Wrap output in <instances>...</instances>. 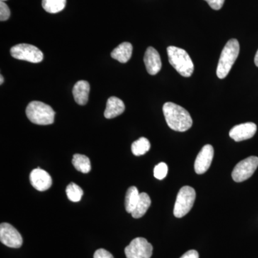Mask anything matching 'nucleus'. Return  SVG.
<instances>
[{
    "label": "nucleus",
    "mask_w": 258,
    "mask_h": 258,
    "mask_svg": "<svg viewBox=\"0 0 258 258\" xmlns=\"http://www.w3.org/2000/svg\"><path fill=\"white\" fill-rule=\"evenodd\" d=\"M66 0H42V6L47 13L51 14L60 13L66 8Z\"/></svg>",
    "instance_id": "nucleus-20"
},
{
    "label": "nucleus",
    "mask_w": 258,
    "mask_h": 258,
    "mask_svg": "<svg viewBox=\"0 0 258 258\" xmlns=\"http://www.w3.org/2000/svg\"><path fill=\"white\" fill-rule=\"evenodd\" d=\"M4 83V78L3 77V76H0V84H3Z\"/></svg>",
    "instance_id": "nucleus-29"
},
{
    "label": "nucleus",
    "mask_w": 258,
    "mask_h": 258,
    "mask_svg": "<svg viewBox=\"0 0 258 258\" xmlns=\"http://www.w3.org/2000/svg\"><path fill=\"white\" fill-rule=\"evenodd\" d=\"M180 258H199V253L198 251L191 249V250L188 251L186 253L183 254Z\"/></svg>",
    "instance_id": "nucleus-27"
},
{
    "label": "nucleus",
    "mask_w": 258,
    "mask_h": 258,
    "mask_svg": "<svg viewBox=\"0 0 258 258\" xmlns=\"http://www.w3.org/2000/svg\"><path fill=\"white\" fill-rule=\"evenodd\" d=\"M151 204H152V200L150 197L147 193H141L138 203L134 211L132 212V217L136 219L143 217L149 210Z\"/></svg>",
    "instance_id": "nucleus-17"
},
{
    "label": "nucleus",
    "mask_w": 258,
    "mask_h": 258,
    "mask_svg": "<svg viewBox=\"0 0 258 258\" xmlns=\"http://www.w3.org/2000/svg\"><path fill=\"white\" fill-rule=\"evenodd\" d=\"M139 198H140V193L136 186H131L127 190L125 194V208L128 213L132 214L134 211L137 203H138Z\"/></svg>",
    "instance_id": "nucleus-18"
},
{
    "label": "nucleus",
    "mask_w": 258,
    "mask_h": 258,
    "mask_svg": "<svg viewBox=\"0 0 258 258\" xmlns=\"http://www.w3.org/2000/svg\"><path fill=\"white\" fill-rule=\"evenodd\" d=\"M72 163L74 167L81 172L86 174L91 171V161H90L89 158L86 156L79 154H75L73 158Z\"/></svg>",
    "instance_id": "nucleus-19"
},
{
    "label": "nucleus",
    "mask_w": 258,
    "mask_h": 258,
    "mask_svg": "<svg viewBox=\"0 0 258 258\" xmlns=\"http://www.w3.org/2000/svg\"><path fill=\"white\" fill-rule=\"evenodd\" d=\"M66 195L68 198L74 203L81 201L83 195V189L75 183H71L66 188Z\"/></svg>",
    "instance_id": "nucleus-22"
},
{
    "label": "nucleus",
    "mask_w": 258,
    "mask_h": 258,
    "mask_svg": "<svg viewBox=\"0 0 258 258\" xmlns=\"http://www.w3.org/2000/svg\"><path fill=\"white\" fill-rule=\"evenodd\" d=\"M0 240L11 248H20L23 242L20 232L9 223H2L0 225Z\"/></svg>",
    "instance_id": "nucleus-9"
},
{
    "label": "nucleus",
    "mask_w": 258,
    "mask_h": 258,
    "mask_svg": "<svg viewBox=\"0 0 258 258\" xmlns=\"http://www.w3.org/2000/svg\"><path fill=\"white\" fill-rule=\"evenodd\" d=\"M214 157V149L210 144L203 147L199 153L195 163V170L197 174H203L206 172L211 165Z\"/></svg>",
    "instance_id": "nucleus-10"
},
{
    "label": "nucleus",
    "mask_w": 258,
    "mask_h": 258,
    "mask_svg": "<svg viewBox=\"0 0 258 258\" xmlns=\"http://www.w3.org/2000/svg\"><path fill=\"white\" fill-rule=\"evenodd\" d=\"M169 63L181 76L190 77L194 72V63L189 54L175 46L167 47Z\"/></svg>",
    "instance_id": "nucleus-3"
},
{
    "label": "nucleus",
    "mask_w": 258,
    "mask_h": 258,
    "mask_svg": "<svg viewBox=\"0 0 258 258\" xmlns=\"http://www.w3.org/2000/svg\"><path fill=\"white\" fill-rule=\"evenodd\" d=\"M10 17V10L4 2L0 3V20L6 21Z\"/></svg>",
    "instance_id": "nucleus-24"
},
{
    "label": "nucleus",
    "mask_w": 258,
    "mask_h": 258,
    "mask_svg": "<svg viewBox=\"0 0 258 258\" xmlns=\"http://www.w3.org/2000/svg\"><path fill=\"white\" fill-rule=\"evenodd\" d=\"M254 64L258 67V50L256 52L255 56H254Z\"/></svg>",
    "instance_id": "nucleus-28"
},
{
    "label": "nucleus",
    "mask_w": 258,
    "mask_h": 258,
    "mask_svg": "<svg viewBox=\"0 0 258 258\" xmlns=\"http://www.w3.org/2000/svg\"><path fill=\"white\" fill-rule=\"evenodd\" d=\"M256 132H257V125L255 123L248 122V123L235 125L231 129L229 135L234 141L239 142L252 138Z\"/></svg>",
    "instance_id": "nucleus-11"
},
{
    "label": "nucleus",
    "mask_w": 258,
    "mask_h": 258,
    "mask_svg": "<svg viewBox=\"0 0 258 258\" xmlns=\"http://www.w3.org/2000/svg\"><path fill=\"white\" fill-rule=\"evenodd\" d=\"M55 111L52 107L40 101H32L26 108L28 119L37 125H50L55 120Z\"/></svg>",
    "instance_id": "nucleus-4"
},
{
    "label": "nucleus",
    "mask_w": 258,
    "mask_h": 258,
    "mask_svg": "<svg viewBox=\"0 0 258 258\" xmlns=\"http://www.w3.org/2000/svg\"><path fill=\"white\" fill-rule=\"evenodd\" d=\"M151 144L149 141L145 137H141L132 144V151L134 155L142 156L149 152Z\"/></svg>",
    "instance_id": "nucleus-21"
},
{
    "label": "nucleus",
    "mask_w": 258,
    "mask_h": 258,
    "mask_svg": "<svg viewBox=\"0 0 258 258\" xmlns=\"http://www.w3.org/2000/svg\"><path fill=\"white\" fill-rule=\"evenodd\" d=\"M258 166V157L252 156L239 162L232 171V179L236 182L248 179L254 174Z\"/></svg>",
    "instance_id": "nucleus-7"
},
{
    "label": "nucleus",
    "mask_w": 258,
    "mask_h": 258,
    "mask_svg": "<svg viewBox=\"0 0 258 258\" xmlns=\"http://www.w3.org/2000/svg\"><path fill=\"white\" fill-rule=\"evenodd\" d=\"M240 53V44L236 39H231L226 44L222 51L217 66V76L219 79H224L230 73Z\"/></svg>",
    "instance_id": "nucleus-2"
},
{
    "label": "nucleus",
    "mask_w": 258,
    "mask_h": 258,
    "mask_svg": "<svg viewBox=\"0 0 258 258\" xmlns=\"http://www.w3.org/2000/svg\"><path fill=\"white\" fill-rule=\"evenodd\" d=\"M93 258H114L111 252L105 249H98L95 252Z\"/></svg>",
    "instance_id": "nucleus-25"
},
{
    "label": "nucleus",
    "mask_w": 258,
    "mask_h": 258,
    "mask_svg": "<svg viewBox=\"0 0 258 258\" xmlns=\"http://www.w3.org/2000/svg\"><path fill=\"white\" fill-rule=\"evenodd\" d=\"M210 8L215 10H219L221 9L223 6L225 0H205Z\"/></svg>",
    "instance_id": "nucleus-26"
},
{
    "label": "nucleus",
    "mask_w": 258,
    "mask_h": 258,
    "mask_svg": "<svg viewBox=\"0 0 258 258\" xmlns=\"http://www.w3.org/2000/svg\"><path fill=\"white\" fill-rule=\"evenodd\" d=\"M163 112L169 128L176 132H184L192 125L189 112L176 103L167 102L163 106Z\"/></svg>",
    "instance_id": "nucleus-1"
},
{
    "label": "nucleus",
    "mask_w": 258,
    "mask_h": 258,
    "mask_svg": "<svg viewBox=\"0 0 258 258\" xmlns=\"http://www.w3.org/2000/svg\"><path fill=\"white\" fill-rule=\"evenodd\" d=\"M133 46L130 42H123L120 44L118 47H115L111 52L112 58L118 60L121 63H125L130 60L132 55Z\"/></svg>",
    "instance_id": "nucleus-16"
},
{
    "label": "nucleus",
    "mask_w": 258,
    "mask_h": 258,
    "mask_svg": "<svg viewBox=\"0 0 258 258\" xmlns=\"http://www.w3.org/2000/svg\"><path fill=\"white\" fill-rule=\"evenodd\" d=\"M152 244L143 237H137L125 248L126 258H151L152 255Z\"/></svg>",
    "instance_id": "nucleus-8"
},
{
    "label": "nucleus",
    "mask_w": 258,
    "mask_h": 258,
    "mask_svg": "<svg viewBox=\"0 0 258 258\" xmlns=\"http://www.w3.org/2000/svg\"><path fill=\"white\" fill-rule=\"evenodd\" d=\"M89 93L90 84L86 81H78L73 88L75 101L81 106H84L88 103Z\"/></svg>",
    "instance_id": "nucleus-15"
},
{
    "label": "nucleus",
    "mask_w": 258,
    "mask_h": 258,
    "mask_svg": "<svg viewBox=\"0 0 258 258\" xmlns=\"http://www.w3.org/2000/svg\"><path fill=\"white\" fill-rule=\"evenodd\" d=\"M6 1V0H1V2H5Z\"/></svg>",
    "instance_id": "nucleus-30"
},
{
    "label": "nucleus",
    "mask_w": 258,
    "mask_h": 258,
    "mask_svg": "<svg viewBox=\"0 0 258 258\" xmlns=\"http://www.w3.org/2000/svg\"><path fill=\"white\" fill-rule=\"evenodd\" d=\"M196 198V192L192 187L183 186L179 190L174 205V215L177 218L185 216L192 208Z\"/></svg>",
    "instance_id": "nucleus-5"
},
{
    "label": "nucleus",
    "mask_w": 258,
    "mask_h": 258,
    "mask_svg": "<svg viewBox=\"0 0 258 258\" xmlns=\"http://www.w3.org/2000/svg\"><path fill=\"white\" fill-rule=\"evenodd\" d=\"M144 64L147 72L152 76H155L161 69V60L159 52L153 47H149L144 55Z\"/></svg>",
    "instance_id": "nucleus-13"
},
{
    "label": "nucleus",
    "mask_w": 258,
    "mask_h": 258,
    "mask_svg": "<svg viewBox=\"0 0 258 258\" xmlns=\"http://www.w3.org/2000/svg\"><path fill=\"white\" fill-rule=\"evenodd\" d=\"M168 173V166L165 163L161 162L154 168V175L157 179L162 180L166 177Z\"/></svg>",
    "instance_id": "nucleus-23"
},
{
    "label": "nucleus",
    "mask_w": 258,
    "mask_h": 258,
    "mask_svg": "<svg viewBox=\"0 0 258 258\" xmlns=\"http://www.w3.org/2000/svg\"><path fill=\"white\" fill-rule=\"evenodd\" d=\"M124 111L125 105L123 101L117 97L111 96L107 101L104 116L108 119H111L122 114Z\"/></svg>",
    "instance_id": "nucleus-14"
},
{
    "label": "nucleus",
    "mask_w": 258,
    "mask_h": 258,
    "mask_svg": "<svg viewBox=\"0 0 258 258\" xmlns=\"http://www.w3.org/2000/svg\"><path fill=\"white\" fill-rule=\"evenodd\" d=\"M30 182L35 189L40 191H46L52 185V178L46 171L40 168L34 169L30 173Z\"/></svg>",
    "instance_id": "nucleus-12"
},
{
    "label": "nucleus",
    "mask_w": 258,
    "mask_h": 258,
    "mask_svg": "<svg viewBox=\"0 0 258 258\" xmlns=\"http://www.w3.org/2000/svg\"><path fill=\"white\" fill-rule=\"evenodd\" d=\"M10 54L15 59L38 63L44 58L43 53L37 47L29 44H18L12 47Z\"/></svg>",
    "instance_id": "nucleus-6"
}]
</instances>
